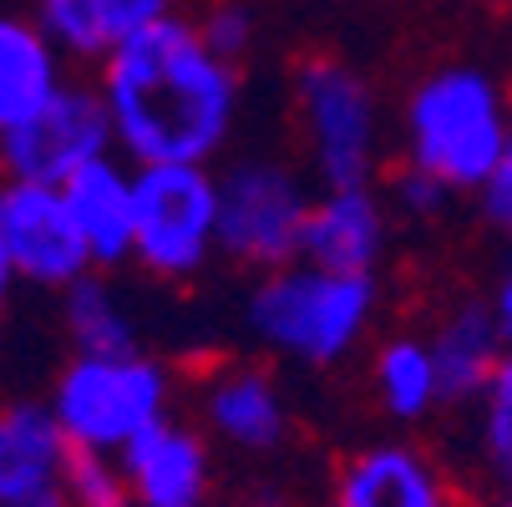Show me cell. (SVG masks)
<instances>
[{
  "label": "cell",
  "mask_w": 512,
  "mask_h": 507,
  "mask_svg": "<svg viewBox=\"0 0 512 507\" xmlns=\"http://www.w3.org/2000/svg\"><path fill=\"white\" fill-rule=\"evenodd\" d=\"M482 213H487V224L497 229V234H507L512 239V142H507V153H502V163H497V173L482 183Z\"/></svg>",
  "instance_id": "24"
},
{
  "label": "cell",
  "mask_w": 512,
  "mask_h": 507,
  "mask_svg": "<svg viewBox=\"0 0 512 507\" xmlns=\"http://www.w3.org/2000/svg\"><path fill=\"white\" fill-rule=\"evenodd\" d=\"M0 244H6L21 284L56 289V295H66L71 284L97 269L77 229V213H71V198L56 183L0 173Z\"/></svg>",
  "instance_id": "8"
},
{
  "label": "cell",
  "mask_w": 512,
  "mask_h": 507,
  "mask_svg": "<svg viewBox=\"0 0 512 507\" xmlns=\"http://www.w3.org/2000/svg\"><path fill=\"white\" fill-rule=\"evenodd\" d=\"M325 507H462V492L426 447L365 442L330 472Z\"/></svg>",
  "instance_id": "11"
},
{
  "label": "cell",
  "mask_w": 512,
  "mask_h": 507,
  "mask_svg": "<svg viewBox=\"0 0 512 507\" xmlns=\"http://www.w3.org/2000/svg\"><path fill=\"white\" fill-rule=\"evenodd\" d=\"M117 153V132L97 87L66 82L26 127L0 142V173L31 183H71L82 168Z\"/></svg>",
  "instance_id": "9"
},
{
  "label": "cell",
  "mask_w": 512,
  "mask_h": 507,
  "mask_svg": "<svg viewBox=\"0 0 512 507\" xmlns=\"http://www.w3.org/2000/svg\"><path fill=\"white\" fill-rule=\"evenodd\" d=\"M71 198V213H77V229L92 249L97 269H117L132 264L137 249V168L112 153L92 168H82L71 183H61Z\"/></svg>",
  "instance_id": "16"
},
{
  "label": "cell",
  "mask_w": 512,
  "mask_h": 507,
  "mask_svg": "<svg viewBox=\"0 0 512 507\" xmlns=\"http://www.w3.org/2000/svg\"><path fill=\"white\" fill-rule=\"evenodd\" d=\"M31 16L66 61H107L142 31L178 16V0H36Z\"/></svg>",
  "instance_id": "15"
},
{
  "label": "cell",
  "mask_w": 512,
  "mask_h": 507,
  "mask_svg": "<svg viewBox=\"0 0 512 507\" xmlns=\"http://www.w3.org/2000/svg\"><path fill=\"white\" fill-rule=\"evenodd\" d=\"M497 507H512V492H507V497H502V502H497Z\"/></svg>",
  "instance_id": "28"
},
{
  "label": "cell",
  "mask_w": 512,
  "mask_h": 507,
  "mask_svg": "<svg viewBox=\"0 0 512 507\" xmlns=\"http://www.w3.org/2000/svg\"><path fill=\"white\" fill-rule=\"evenodd\" d=\"M203 507H208V502H203Z\"/></svg>",
  "instance_id": "29"
},
{
  "label": "cell",
  "mask_w": 512,
  "mask_h": 507,
  "mask_svg": "<svg viewBox=\"0 0 512 507\" xmlns=\"http://www.w3.org/2000/svg\"><path fill=\"white\" fill-rule=\"evenodd\" d=\"M137 507H203L213 487V437L193 421H158L122 452Z\"/></svg>",
  "instance_id": "13"
},
{
  "label": "cell",
  "mask_w": 512,
  "mask_h": 507,
  "mask_svg": "<svg viewBox=\"0 0 512 507\" xmlns=\"http://www.w3.org/2000/svg\"><path fill=\"white\" fill-rule=\"evenodd\" d=\"M487 310H492V320H497V330H502V340H507V350H512V269L497 274L492 295H487Z\"/></svg>",
  "instance_id": "25"
},
{
  "label": "cell",
  "mask_w": 512,
  "mask_h": 507,
  "mask_svg": "<svg viewBox=\"0 0 512 507\" xmlns=\"http://www.w3.org/2000/svg\"><path fill=\"white\" fill-rule=\"evenodd\" d=\"M71 457L51 401L0 406V507H71Z\"/></svg>",
  "instance_id": "10"
},
{
  "label": "cell",
  "mask_w": 512,
  "mask_h": 507,
  "mask_svg": "<svg viewBox=\"0 0 512 507\" xmlns=\"http://www.w3.org/2000/svg\"><path fill=\"white\" fill-rule=\"evenodd\" d=\"M289 82H295V117L320 188L371 183L386 153L376 82L340 56H305Z\"/></svg>",
  "instance_id": "5"
},
{
  "label": "cell",
  "mask_w": 512,
  "mask_h": 507,
  "mask_svg": "<svg viewBox=\"0 0 512 507\" xmlns=\"http://www.w3.org/2000/svg\"><path fill=\"white\" fill-rule=\"evenodd\" d=\"M117 153L132 168H213L239 122V66L218 56L198 16H168L97 66Z\"/></svg>",
  "instance_id": "1"
},
{
  "label": "cell",
  "mask_w": 512,
  "mask_h": 507,
  "mask_svg": "<svg viewBox=\"0 0 512 507\" xmlns=\"http://www.w3.org/2000/svg\"><path fill=\"white\" fill-rule=\"evenodd\" d=\"M431 350H436V366H442V386H447V401H477L482 386L492 381V371L502 366L507 355V340L482 305H462L452 310L431 335Z\"/></svg>",
  "instance_id": "19"
},
{
  "label": "cell",
  "mask_w": 512,
  "mask_h": 507,
  "mask_svg": "<svg viewBox=\"0 0 512 507\" xmlns=\"http://www.w3.org/2000/svg\"><path fill=\"white\" fill-rule=\"evenodd\" d=\"M467 6H487V11H512V0H467Z\"/></svg>",
  "instance_id": "27"
},
{
  "label": "cell",
  "mask_w": 512,
  "mask_h": 507,
  "mask_svg": "<svg viewBox=\"0 0 512 507\" xmlns=\"http://www.w3.org/2000/svg\"><path fill=\"white\" fill-rule=\"evenodd\" d=\"M66 87V56L36 16L0 11V142Z\"/></svg>",
  "instance_id": "17"
},
{
  "label": "cell",
  "mask_w": 512,
  "mask_h": 507,
  "mask_svg": "<svg viewBox=\"0 0 512 507\" xmlns=\"http://www.w3.org/2000/svg\"><path fill=\"white\" fill-rule=\"evenodd\" d=\"M391 254V198L371 183L320 188L305 229V259L345 274H381Z\"/></svg>",
  "instance_id": "14"
},
{
  "label": "cell",
  "mask_w": 512,
  "mask_h": 507,
  "mask_svg": "<svg viewBox=\"0 0 512 507\" xmlns=\"http://www.w3.org/2000/svg\"><path fill=\"white\" fill-rule=\"evenodd\" d=\"M396 132L401 168L431 178L447 193H482L512 142V107L492 71L447 61L431 66L406 92Z\"/></svg>",
  "instance_id": "2"
},
{
  "label": "cell",
  "mask_w": 512,
  "mask_h": 507,
  "mask_svg": "<svg viewBox=\"0 0 512 507\" xmlns=\"http://www.w3.org/2000/svg\"><path fill=\"white\" fill-rule=\"evenodd\" d=\"M71 507H137L122 457H107V452L71 457Z\"/></svg>",
  "instance_id": "22"
},
{
  "label": "cell",
  "mask_w": 512,
  "mask_h": 507,
  "mask_svg": "<svg viewBox=\"0 0 512 507\" xmlns=\"http://www.w3.org/2000/svg\"><path fill=\"white\" fill-rule=\"evenodd\" d=\"M315 188L279 158H239L218 173V249L229 264L269 274L305 259Z\"/></svg>",
  "instance_id": "6"
},
{
  "label": "cell",
  "mask_w": 512,
  "mask_h": 507,
  "mask_svg": "<svg viewBox=\"0 0 512 507\" xmlns=\"http://www.w3.org/2000/svg\"><path fill=\"white\" fill-rule=\"evenodd\" d=\"M472 406H477V457L512 492V350L502 355V366L492 371V381Z\"/></svg>",
  "instance_id": "21"
},
{
  "label": "cell",
  "mask_w": 512,
  "mask_h": 507,
  "mask_svg": "<svg viewBox=\"0 0 512 507\" xmlns=\"http://www.w3.org/2000/svg\"><path fill=\"white\" fill-rule=\"evenodd\" d=\"M198 426L244 457H269L289 442V401L264 366H224L198 391Z\"/></svg>",
  "instance_id": "12"
},
{
  "label": "cell",
  "mask_w": 512,
  "mask_h": 507,
  "mask_svg": "<svg viewBox=\"0 0 512 507\" xmlns=\"http://www.w3.org/2000/svg\"><path fill=\"white\" fill-rule=\"evenodd\" d=\"M381 315V274H345L315 259H295L254 279L244 320L264 350L295 366H340L360 350Z\"/></svg>",
  "instance_id": "3"
},
{
  "label": "cell",
  "mask_w": 512,
  "mask_h": 507,
  "mask_svg": "<svg viewBox=\"0 0 512 507\" xmlns=\"http://www.w3.org/2000/svg\"><path fill=\"white\" fill-rule=\"evenodd\" d=\"M198 26L213 41V51L229 56L234 66L244 61V51L259 36V16H254V6H244V0H208V11L198 16Z\"/></svg>",
  "instance_id": "23"
},
{
  "label": "cell",
  "mask_w": 512,
  "mask_h": 507,
  "mask_svg": "<svg viewBox=\"0 0 512 507\" xmlns=\"http://www.w3.org/2000/svg\"><path fill=\"white\" fill-rule=\"evenodd\" d=\"M218 254V173L203 163L137 168V249L132 264L153 279H198Z\"/></svg>",
  "instance_id": "7"
},
{
  "label": "cell",
  "mask_w": 512,
  "mask_h": 507,
  "mask_svg": "<svg viewBox=\"0 0 512 507\" xmlns=\"http://www.w3.org/2000/svg\"><path fill=\"white\" fill-rule=\"evenodd\" d=\"M51 411L77 452L122 457L173 416V376L148 350H77L51 386Z\"/></svg>",
  "instance_id": "4"
},
{
  "label": "cell",
  "mask_w": 512,
  "mask_h": 507,
  "mask_svg": "<svg viewBox=\"0 0 512 507\" xmlns=\"http://www.w3.org/2000/svg\"><path fill=\"white\" fill-rule=\"evenodd\" d=\"M61 320L77 350H137V310L107 269H92L61 295Z\"/></svg>",
  "instance_id": "20"
},
{
  "label": "cell",
  "mask_w": 512,
  "mask_h": 507,
  "mask_svg": "<svg viewBox=\"0 0 512 507\" xmlns=\"http://www.w3.org/2000/svg\"><path fill=\"white\" fill-rule=\"evenodd\" d=\"M371 391H376V406L401 426H416L436 406H447V386H442V366H436L431 335L381 340L376 360H371Z\"/></svg>",
  "instance_id": "18"
},
{
  "label": "cell",
  "mask_w": 512,
  "mask_h": 507,
  "mask_svg": "<svg viewBox=\"0 0 512 507\" xmlns=\"http://www.w3.org/2000/svg\"><path fill=\"white\" fill-rule=\"evenodd\" d=\"M16 264H11V254H6V244H0V320H6V310H11V295H16Z\"/></svg>",
  "instance_id": "26"
}]
</instances>
